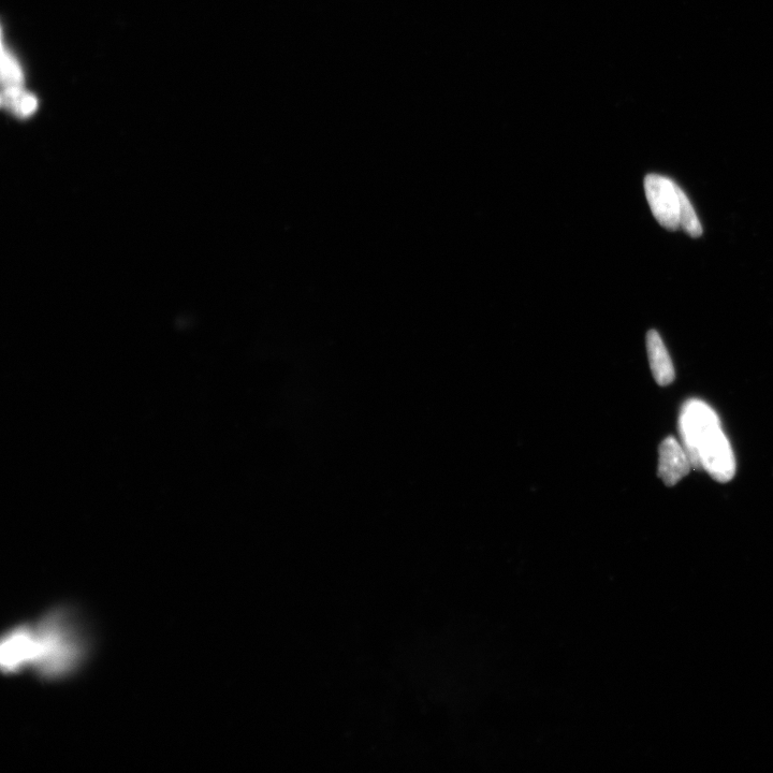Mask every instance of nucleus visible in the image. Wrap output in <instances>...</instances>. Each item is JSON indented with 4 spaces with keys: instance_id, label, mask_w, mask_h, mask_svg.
I'll use <instances>...</instances> for the list:
<instances>
[{
    "instance_id": "nucleus-1",
    "label": "nucleus",
    "mask_w": 773,
    "mask_h": 773,
    "mask_svg": "<svg viewBox=\"0 0 773 773\" xmlns=\"http://www.w3.org/2000/svg\"><path fill=\"white\" fill-rule=\"evenodd\" d=\"M680 433L692 468L705 470L719 483H727L736 473V460L721 422L712 408L699 400L682 407Z\"/></svg>"
},
{
    "instance_id": "nucleus-2",
    "label": "nucleus",
    "mask_w": 773,
    "mask_h": 773,
    "mask_svg": "<svg viewBox=\"0 0 773 773\" xmlns=\"http://www.w3.org/2000/svg\"><path fill=\"white\" fill-rule=\"evenodd\" d=\"M32 632V666L43 678H63L75 672L84 661L87 652L85 636L69 609L53 610L32 626Z\"/></svg>"
},
{
    "instance_id": "nucleus-3",
    "label": "nucleus",
    "mask_w": 773,
    "mask_h": 773,
    "mask_svg": "<svg viewBox=\"0 0 773 773\" xmlns=\"http://www.w3.org/2000/svg\"><path fill=\"white\" fill-rule=\"evenodd\" d=\"M645 191L656 221L668 230H678L684 194L682 189L663 175L648 174L645 179Z\"/></svg>"
},
{
    "instance_id": "nucleus-4",
    "label": "nucleus",
    "mask_w": 773,
    "mask_h": 773,
    "mask_svg": "<svg viewBox=\"0 0 773 773\" xmlns=\"http://www.w3.org/2000/svg\"><path fill=\"white\" fill-rule=\"evenodd\" d=\"M33 662L32 626L16 627L4 638L2 644V666L4 672H20Z\"/></svg>"
},
{
    "instance_id": "nucleus-5",
    "label": "nucleus",
    "mask_w": 773,
    "mask_h": 773,
    "mask_svg": "<svg viewBox=\"0 0 773 773\" xmlns=\"http://www.w3.org/2000/svg\"><path fill=\"white\" fill-rule=\"evenodd\" d=\"M692 465L684 447L675 437H667L660 446L659 476L668 487H674L688 476Z\"/></svg>"
},
{
    "instance_id": "nucleus-6",
    "label": "nucleus",
    "mask_w": 773,
    "mask_h": 773,
    "mask_svg": "<svg viewBox=\"0 0 773 773\" xmlns=\"http://www.w3.org/2000/svg\"><path fill=\"white\" fill-rule=\"evenodd\" d=\"M647 350L652 375L660 386H668L675 381V369L660 334L650 330L647 334Z\"/></svg>"
},
{
    "instance_id": "nucleus-7",
    "label": "nucleus",
    "mask_w": 773,
    "mask_h": 773,
    "mask_svg": "<svg viewBox=\"0 0 773 773\" xmlns=\"http://www.w3.org/2000/svg\"><path fill=\"white\" fill-rule=\"evenodd\" d=\"M2 106L20 119L32 116L38 107V101L32 94L27 93L24 87L17 89H3Z\"/></svg>"
},
{
    "instance_id": "nucleus-8",
    "label": "nucleus",
    "mask_w": 773,
    "mask_h": 773,
    "mask_svg": "<svg viewBox=\"0 0 773 773\" xmlns=\"http://www.w3.org/2000/svg\"><path fill=\"white\" fill-rule=\"evenodd\" d=\"M2 84L3 89L24 87L23 70L16 57L5 49L4 42L2 48Z\"/></svg>"
},
{
    "instance_id": "nucleus-9",
    "label": "nucleus",
    "mask_w": 773,
    "mask_h": 773,
    "mask_svg": "<svg viewBox=\"0 0 773 773\" xmlns=\"http://www.w3.org/2000/svg\"><path fill=\"white\" fill-rule=\"evenodd\" d=\"M680 229L692 238H699L703 235L702 224H700L692 203L685 193L681 202Z\"/></svg>"
}]
</instances>
